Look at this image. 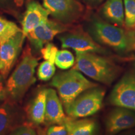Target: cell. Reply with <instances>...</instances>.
Here are the masks:
<instances>
[{
	"label": "cell",
	"mask_w": 135,
	"mask_h": 135,
	"mask_svg": "<svg viewBox=\"0 0 135 135\" xmlns=\"http://www.w3.org/2000/svg\"><path fill=\"white\" fill-rule=\"evenodd\" d=\"M38 60L27 46L20 63L6 82V101L16 104L23 98L30 88L36 82L35 76Z\"/></svg>",
	"instance_id": "obj_1"
},
{
	"label": "cell",
	"mask_w": 135,
	"mask_h": 135,
	"mask_svg": "<svg viewBox=\"0 0 135 135\" xmlns=\"http://www.w3.org/2000/svg\"><path fill=\"white\" fill-rule=\"evenodd\" d=\"M75 65L73 68L91 79L109 85L119 75L120 68L109 59L88 52L76 51Z\"/></svg>",
	"instance_id": "obj_2"
},
{
	"label": "cell",
	"mask_w": 135,
	"mask_h": 135,
	"mask_svg": "<svg viewBox=\"0 0 135 135\" xmlns=\"http://www.w3.org/2000/svg\"><path fill=\"white\" fill-rule=\"evenodd\" d=\"M56 89L64 106L68 105L83 92L98 84L91 81L75 68L66 71L59 72L54 76L50 83Z\"/></svg>",
	"instance_id": "obj_3"
},
{
	"label": "cell",
	"mask_w": 135,
	"mask_h": 135,
	"mask_svg": "<svg viewBox=\"0 0 135 135\" xmlns=\"http://www.w3.org/2000/svg\"><path fill=\"white\" fill-rule=\"evenodd\" d=\"M88 31L99 45L109 47L118 52L126 51V32L119 27L94 17L89 22Z\"/></svg>",
	"instance_id": "obj_4"
},
{
	"label": "cell",
	"mask_w": 135,
	"mask_h": 135,
	"mask_svg": "<svg viewBox=\"0 0 135 135\" xmlns=\"http://www.w3.org/2000/svg\"><path fill=\"white\" fill-rule=\"evenodd\" d=\"M105 93V89L98 86L87 89L65 106L66 113L73 119L93 115L102 107Z\"/></svg>",
	"instance_id": "obj_5"
},
{
	"label": "cell",
	"mask_w": 135,
	"mask_h": 135,
	"mask_svg": "<svg viewBox=\"0 0 135 135\" xmlns=\"http://www.w3.org/2000/svg\"><path fill=\"white\" fill-rule=\"evenodd\" d=\"M109 103L135 111V66L125 73L111 90Z\"/></svg>",
	"instance_id": "obj_6"
},
{
	"label": "cell",
	"mask_w": 135,
	"mask_h": 135,
	"mask_svg": "<svg viewBox=\"0 0 135 135\" xmlns=\"http://www.w3.org/2000/svg\"><path fill=\"white\" fill-rule=\"evenodd\" d=\"M62 48H71L76 51L88 52L105 55L106 49L97 43L88 33L81 29L64 32L58 35Z\"/></svg>",
	"instance_id": "obj_7"
},
{
	"label": "cell",
	"mask_w": 135,
	"mask_h": 135,
	"mask_svg": "<svg viewBox=\"0 0 135 135\" xmlns=\"http://www.w3.org/2000/svg\"><path fill=\"white\" fill-rule=\"evenodd\" d=\"M49 14L64 25L76 21L83 13L84 7L77 0H42Z\"/></svg>",
	"instance_id": "obj_8"
},
{
	"label": "cell",
	"mask_w": 135,
	"mask_h": 135,
	"mask_svg": "<svg viewBox=\"0 0 135 135\" xmlns=\"http://www.w3.org/2000/svg\"><path fill=\"white\" fill-rule=\"evenodd\" d=\"M25 38L22 31L0 43V75L8 76L21 50Z\"/></svg>",
	"instance_id": "obj_9"
},
{
	"label": "cell",
	"mask_w": 135,
	"mask_h": 135,
	"mask_svg": "<svg viewBox=\"0 0 135 135\" xmlns=\"http://www.w3.org/2000/svg\"><path fill=\"white\" fill-rule=\"evenodd\" d=\"M66 25L48 20L27 35V38L36 50H41L44 45L50 43L55 36L66 31Z\"/></svg>",
	"instance_id": "obj_10"
},
{
	"label": "cell",
	"mask_w": 135,
	"mask_h": 135,
	"mask_svg": "<svg viewBox=\"0 0 135 135\" xmlns=\"http://www.w3.org/2000/svg\"><path fill=\"white\" fill-rule=\"evenodd\" d=\"M105 126L108 135H115L121 131L135 127L134 111L116 107L108 115Z\"/></svg>",
	"instance_id": "obj_11"
},
{
	"label": "cell",
	"mask_w": 135,
	"mask_h": 135,
	"mask_svg": "<svg viewBox=\"0 0 135 135\" xmlns=\"http://www.w3.org/2000/svg\"><path fill=\"white\" fill-rule=\"evenodd\" d=\"M48 11L43 6L35 1L28 3L22 20V33L25 38L33 30L48 20Z\"/></svg>",
	"instance_id": "obj_12"
},
{
	"label": "cell",
	"mask_w": 135,
	"mask_h": 135,
	"mask_svg": "<svg viewBox=\"0 0 135 135\" xmlns=\"http://www.w3.org/2000/svg\"><path fill=\"white\" fill-rule=\"evenodd\" d=\"M62 102L53 88L47 89L45 123L47 124H62L66 116L64 113Z\"/></svg>",
	"instance_id": "obj_13"
},
{
	"label": "cell",
	"mask_w": 135,
	"mask_h": 135,
	"mask_svg": "<svg viewBox=\"0 0 135 135\" xmlns=\"http://www.w3.org/2000/svg\"><path fill=\"white\" fill-rule=\"evenodd\" d=\"M21 124L20 111L15 104L6 101L0 105V135H8Z\"/></svg>",
	"instance_id": "obj_14"
},
{
	"label": "cell",
	"mask_w": 135,
	"mask_h": 135,
	"mask_svg": "<svg viewBox=\"0 0 135 135\" xmlns=\"http://www.w3.org/2000/svg\"><path fill=\"white\" fill-rule=\"evenodd\" d=\"M46 93V88L39 91L26 109L27 117L30 122L35 125L45 123Z\"/></svg>",
	"instance_id": "obj_15"
},
{
	"label": "cell",
	"mask_w": 135,
	"mask_h": 135,
	"mask_svg": "<svg viewBox=\"0 0 135 135\" xmlns=\"http://www.w3.org/2000/svg\"><path fill=\"white\" fill-rule=\"evenodd\" d=\"M64 124L66 128L67 135H97L98 123L93 119H73L66 116Z\"/></svg>",
	"instance_id": "obj_16"
},
{
	"label": "cell",
	"mask_w": 135,
	"mask_h": 135,
	"mask_svg": "<svg viewBox=\"0 0 135 135\" xmlns=\"http://www.w3.org/2000/svg\"><path fill=\"white\" fill-rule=\"evenodd\" d=\"M101 13L109 23L116 26L124 25V11L123 0H107L101 8Z\"/></svg>",
	"instance_id": "obj_17"
},
{
	"label": "cell",
	"mask_w": 135,
	"mask_h": 135,
	"mask_svg": "<svg viewBox=\"0 0 135 135\" xmlns=\"http://www.w3.org/2000/svg\"><path fill=\"white\" fill-rule=\"evenodd\" d=\"M21 30L16 23L0 16V43L16 35Z\"/></svg>",
	"instance_id": "obj_18"
},
{
	"label": "cell",
	"mask_w": 135,
	"mask_h": 135,
	"mask_svg": "<svg viewBox=\"0 0 135 135\" xmlns=\"http://www.w3.org/2000/svg\"><path fill=\"white\" fill-rule=\"evenodd\" d=\"M55 63L56 66L61 70H68L75 65V59L71 52L64 49L58 50L56 56Z\"/></svg>",
	"instance_id": "obj_19"
},
{
	"label": "cell",
	"mask_w": 135,
	"mask_h": 135,
	"mask_svg": "<svg viewBox=\"0 0 135 135\" xmlns=\"http://www.w3.org/2000/svg\"><path fill=\"white\" fill-rule=\"evenodd\" d=\"M55 63L45 60L38 66L37 71V76L38 80L43 81L50 80L55 76Z\"/></svg>",
	"instance_id": "obj_20"
},
{
	"label": "cell",
	"mask_w": 135,
	"mask_h": 135,
	"mask_svg": "<svg viewBox=\"0 0 135 135\" xmlns=\"http://www.w3.org/2000/svg\"><path fill=\"white\" fill-rule=\"evenodd\" d=\"M124 11V25L126 28H135V0H123Z\"/></svg>",
	"instance_id": "obj_21"
},
{
	"label": "cell",
	"mask_w": 135,
	"mask_h": 135,
	"mask_svg": "<svg viewBox=\"0 0 135 135\" xmlns=\"http://www.w3.org/2000/svg\"><path fill=\"white\" fill-rule=\"evenodd\" d=\"M40 51L44 60L55 63L56 56L58 51V48L55 45L51 43H46Z\"/></svg>",
	"instance_id": "obj_22"
},
{
	"label": "cell",
	"mask_w": 135,
	"mask_h": 135,
	"mask_svg": "<svg viewBox=\"0 0 135 135\" xmlns=\"http://www.w3.org/2000/svg\"><path fill=\"white\" fill-rule=\"evenodd\" d=\"M8 135H37V133L31 124L23 123Z\"/></svg>",
	"instance_id": "obj_23"
},
{
	"label": "cell",
	"mask_w": 135,
	"mask_h": 135,
	"mask_svg": "<svg viewBox=\"0 0 135 135\" xmlns=\"http://www.w3.org/2000/svg\"><path fill=\"white\" fill-rule=\"evenodd\" d=\"M67 129L64 124H53L50 126L45 135H67Z\"/></svg>",
	"instance_id": "obj_24"
},
{
	"label": "cell",
	"mask_w": 135,
	"mask_h": 135,
	"mask_svg": "<svg viewBox=\"0 0 135 135\" xmlns=\"http://www.w3.org/2000/svg\"><path fill=\"white\" fill-rule=\"evenodd\" d=\"M127 48L126 51H135V30H131L126 32Z\"/></svg>",
	"instance_id": "obj_25"
},
{
	"label": "cell",
	"mask_w": 135,
	"mask_h": 135,
	"mask_svg": "<svg viewBox=\"0 0 135 135\" xmlns=\"http://www.w3.org/2000/svg\"><path fill=\"white\" fill-rule=\"evenodd\" d=\"M5 79L3 76L0 75V105L6 101V83Z\"/></svg>",
	"instance_id": "obj_26"
},
{
	"label": "cell",
	"mask_w": 135,
	"mask_h": 135,
	"mask_svg": "<svg viewBox=\"0 0 135 135\" xmlns=\"http://www.w3.org/2000/svg\"><path fill=\"white\" fill-rule=\"evenodd\" d=\"M88 4L91 6H97L102 2L103 0H84Z\"/></svg>",
	"instance_id": "obj_27"
},
{
	"label": "cell",
	"mask_w": 135,
	"mask_h": 135,
	"mask_svg": "<svg viewBox=\"0 0 135 135\" xmlns=\"http://www.w3.org/2000/svg\"><path fill=\"white\" fill-rule=\"evenodd\" d=\"M25 0H14L15 4L18 6H21L23 4Z\"/></svg>",
	"instance_id": "obj_28"
},
{
	"label": "cell",
	"mask_w": 135,
	"mask_h": 135,
	"mask_svg": "<svg viewBox=\"0 0 135 135\" xmlns=\"http://www.w3.org/2000/svg\"><path fill=\"white\" fill-rule=\"evenodd\" d=\"M126 135H135V133H129V134H126Z\"/></svg>",
	"instance_id": "obj_29"
},
{
	"label": "cell",
	"mask_w": 135,
	"mask_h": 135,
	"mask_svg": "<svg viewBox=\"0 0 135 135\" xmlns=\"http://www.w3.org/2000/svg\"><path fill=\"white\" fill-rule=\"evenodd\" d=\"M38 135H41V134H40V133H39V134H38Z\"/></svg>",
	"instance_id": "obj_30"
},
{
	"label": "cell",
	"mask_w": 135,
	"mask_h": 135,
	"mask_svg": "<svg viewBox=\"0 0 135 135\" xmlns=\"http://www.w3.org/2000/svg\"><path fill=\"white\" fill-rule=\"evenodd\" d=\"M1 1H2V0H0V2H1Z\"/></svg>",
	"instance_id": "obj_31"
}]
</instances>
